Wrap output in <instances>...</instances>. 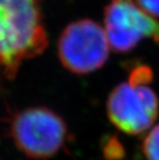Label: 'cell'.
I'll list each match as a JSON object with an SVG mask.
<instances>
[{
  "mask_svg": "<svg viewBox=\"0 0 159 160\" xmlns=\"http://www.w3.org/2000/svg\"><path fill=\"white\" fill-rule=\"evenodd\" d=\"M48 43L40 0H0V66L6 78L13 79Z\"/></svg>",
  "mask_w": 159,
  "mask_h": 160,
  "instance_id": "cell-1",
  "label": "cell"
},
{
  "mask_svg": "<svg viewBox=\"0 0 159 160\" xmlns=\"http://www.w3.org/2000/svg\"><path fill=\"white\" fill-rule=\"evenodd\" d=\"M11 135L23 154L34 159H47L65 144L67 126L61 116L51 108L30 107L12 117Z\"/></svg>",
  "mask_w": 159,
  "mask_h": 160,
  "instance_id": "cell-2",
  "label": "cell"
},
{
  "mask_svg": "<svg viewBox=\"0 0 159 160\" xmlns=\"http://www.w3.org/2000/svg\"><path fill=\"white\" fill-rule=\"evenodd\" d=\"M110 42L104 29L91 19L68 24L58 40V57L69 72L84 76L99 69L109 59Z\"/></svg>",
  "mask_w": 159,
  "mask_h": 160,
  "instance_id": "cell-3",
  "label": "cell"
},
{
  "mask_svg": "<svg viewBox=\"0 0 159 160\" xmlns=\"http://www.w3.org/2000/svg\"><path fill=\"white\" fill-rule=\"evenodd\" d=\"M159 112L156 93L148 84L131 82L115 87L107 100V114L110 121L121 131L140 134L151 127Z\"/></svg>",
  "mask_w": 159,
  "mask_h": 160,
  "instance_id": "cell-4",
  "label": "cell"
},
{
  "mask_svg": "<svg viewBox=\"0 0 159 160\" xmlns=\"http://www.w3.org/2000/svg\"><path fill=\"white\" fill-rule=\"evenodd\" d=\"M104 31L117 53L134 50L144 39L159 43V22L134 0H111L103 11Z\"/></svg>",
  "mask_w": 159,
  "mask_h": 160,
  "instance_id": "cell-5",
  "label": "cell"
},
{
  "mask_svg": "<svg viewBox=\"0 0 159 160\" xmlns=\"http://www.w3.org/2000/svg\"><path fill=\"white\" fill-rule=\"evenodd\" d=\"M143 150L148 160H159V124L145 138Z\"/></svg>",
  "mask_w": 159,
  "mask_h": 160,
  "instance_id": "cell-6",
  "label": "cell"
},
{
  "mask_svg": "<svg viewBox=\"0 0 159 160\" xmlns=\"http://www.w3.org/2000/svg\"><path fill=\"white\" fill-rule=\"evenodd\" d=\"M153 79V72L147 65H138L130 71L128 81L135 84H149Z\"/></svg>",
  "mask_w": 159,
  "mask_h": 160,
  "instance_id": "cell-7",
  "label": "cell"
},
{
  "mask_svg": "<svg viewBox=\"0 0 159 160\" xmlns=\"http://www.w3.org/2000/svg\"><path fill=\"white\" fill-rule=\"evenodd\" d=\"M134 1L150 16L159 18V0H134Z\"/></svg>",
  "mask_w": 159,
  "mask_h": 160,
  "instance_id": "cell-8",
  "label": "cell"
}]
</instances>
